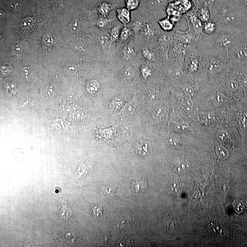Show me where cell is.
Here are the masks:
<instances>
[{"label": "cell", "instance_id": "6da1fadb", "mask_svg": "<svg viewBox=\"0 0 247 247\" xmlns=\"http://www.w3.org/2000/svg\"><path fill=\"white\" fill-rule=\"evenodd\" d=\"M173 167L177 173L184 174L190 169V164L186 159H179L175 162Z\"/></svg>", "mask_w": 247, "mask_h": 247}, {"label": "cell", "instance_id": "7a4b0ae2", "mask_svg": "<svg viewBox=\"0 0 247 247\" xmlns=\"http://www.w3.org/2000/svg\"><path fill=\"white\" fill-rule=\"evenodd\" d=\"M163 225L168 231L175 229L178 224V221L175 216L167 212L163 219Z\"/></svg>", "mask_w": 247, "mask_h": 247}, {"label": "cell", "instance_id": "3957f363", "mask_svg": "<svg viewBox=\"0 0 247 247\" xmlns=\"http://www.w3.org/2000/svg\"><path fill=\"white\" fill-rule=\"evenodd\" d=\"M235 51L230 50L228 53V60L229 58L236 57L238 59H245L247 58V47L241 46L237 47Z\"/></svg>", "mask_w": 247, "mask_h": 247}, {"label": "cell", "instance_id": "277c9868", "mask_svg": "<svg viewBox=\"0 0 247 247\" xmlns=\"http://www.w3.org/2000/svg\"><path fill=\"white\" fill-rule=\"evenodd\" d=\"M58 211L60 217L63 219H68L72 214V211L70 206L65 202H60Z\"/></svg>", "mask_w": 247, "mask_h": 247}, {"label": "cell", "instance_id": "5b68a950", "mask_svg": "<svg viewBox=\"0 0 247 247\" xmlns=\"http://www.w3.org/2000/svg\"><path fill=\"white\" fill-rule=\"evenodd\" d=\"M117 18L122 23L126 25L130 22L131 20L129 10L127 8L116 9Z\"/></svg>", "mask_w": 247, "mask_h": 247}, {"label": "cell", "instance_id": "8992f818", "mask_svg": "<svg viewBox=\"0 0 247 247\" xmlns=\"http://www.w3.org/2000/svg\"><path fill=\"white\" fill-rule=\"evenodd\" d=\"M147 185L146 181L145 180L138 179L134 180L132 181L131 188L135 192H141L145 190Z\"/></svg>", "mask_w": 247, "mask_h": 247}, {"label": "cell", "instance_id": "52a82bcc", "mask_svg": "<svg viewBox=\"0 0 247 247\" xmlns=\"http://www.w3.org/2000/svg\"><path fill=\"white\" fill-rule=\"evenodd\" d=\"M216 24L212 20L204 22L203 24L202 33L205 35H209L213 34L216 30Z\"/></svg>", "mask_w": 247, "mask_h": 247}, {"label": "cell", "instance_id": "ba28073f", "mask_svg": "<svg viewBox=\"0 0 247 247\" xmlns=\"http://www.w3.org/2000/svg\"><path fill=\"white\" fill-rule=\"evenodd\" d=\"M131 221L130 216L123 214L119 215L117 217L116 223L117 227L120 228H124L130 225Z\"/></svg>", "mask_w": 247, "mask_h": 247}, {"label": "cell", "instance_id": "9c48e42d", "mask_svg": "<svg viewBox=\"0 0 247 247\" xmlns=\"http://www.w3.org/2000/svg\"><path fill=\"white\" fill-rule=\"evenodd\" d=\"M137 150L138 152L141 156H146L150 151V144L148 141H142L138 146Z\"/></svg>", "mask_w": 247, "mask_h": 247}, {"label": "cell", "instance_id": "30bf717a", "mask_svg": "<svg viewBox=\"0 0 247 247\" xmlns=\"http://www.w3.org/2000/svg\"><path fill=\"white\" fill-rule=\"evenodd\" d=\"M159 25L165 31H169L173 28V25L169 19L166 18L161 20L159 22Z\"/></svg>", "mask_w": 247, "mask_h": 247}, {"label": "cell", "instance_id": "8fae6325", "mask_svg": "<svg viewBox=\"0 0 247 247\" xmlns=\"http://www.w3.org/2000/svg\"><path fill=\"white\" fill-rule=\"evenodd\" d=\"M120 27L115 26L111 30V39L112 42H116L120 38Z\"/></svg>", "mask_w": 247, "mask_h": 247}, {"label": "cell", "instance_id": "7c38bea8", "mask_svg": "<svg viewBox=\"0 0 247 247\" xmlns=\"http://www.w3.org/2000/svg\"><path fill=\"white\" fill-rule=\"evenodd\" d=\"M200 19L201 20V21L203 22H206L210 20V13L209 10L207 8L202 9L200 11Z\"/></svg>", "mask_w": 247, "mask_h": 247}, {"label": "cell", "instance_id": "4fadbf2b", "mask_svg": "<svg viewBox=\"0 0 247 247\" xmlns=\"http://www.w3.org/2000/svg\"><path fill=\"white\" fill-rule=\"evenodd\" d=\"M123 104V101L122 99L119 97L114 98L111 102V106L113 109L115 110H118L121 108Z\"/></svg>", "mask_w": 247, "mask_h": 247}, {"label": "cell", "instance_id": "5bb4252c", "mask_svg": "<svg viewBox=\"0 0 247 247\" xmlns=\"http://www.w3.org/2000/svg\"><path fill=\"white\" fill-rule=\"evenodd\" d=\"M126 8L129 10L135 9L139 6V0H126Z\"/></svg>", "mask_w": 247, "mask_h": 247}, {"label": "cell", "instance_id": "9a60e30c", "mask_svg": "<svg viewBox=\"0 0 247 247\" xmlns=\"http://www.w3.org/2000/svg\"><path fill=\"white\" fill-rule=\"evenodd\" d=\"M207 230L210 234L212 235H215L218 234L220 231V228L216 224L213 223H209L207 227Z\"/></svg>", "mask_w": 247, "mask_h": 247}, {"label": "cell", "instance_id": "2e32d148", "mask_svg": "<svg viewBox=\"0 0 247 247\" xmlns=\"http://www.w3.org/2000/svg\"><path fill=\"white\" fill-rule=\"evenodd\" d=\"M131 33V32L129 28L126 27H124L121 30V33H120V39L123 41L127 40L130 36Z\"/></svg>", "mask_w": 247, "mask_h": 247}, {"label": "cell", "instance_id": "e0dca14e", "mask_svg": "<svg viewBox=\"0 0 247 247\" xmlns=\"http://www.w3.org/2000/svg\"><path fill=\"white\" fill-rule=\"evenodd\" d=\"M123 74L124 76L127 79H131L133 77V70L130 67H127L124 68L123 70Z\"/></svg>", "mask_w": 247, "mask_h": 247}, {"label": "cell", "instance_id": "ac0fdd59", "mask_svg": "<svg viewBox=\"0 0 247 247\" xmlns=\"http://www.w3.org/2000/svg\"><path fill=\"white\" fill-rule=\"evenodd\" d=\"M135 110L134 105L131 103H128L124 106L123 111L125 114L130 115L132 114Z\"/></svg>", "mask_w": 247, "mask_h": 247}, {"label": "cell", "instance_id": "d6986e66", "mask_svg": "<svg viewBox=\"0 0 247 247\" xmlns=\"http://www.w3.org/2000/svg\"><path fill=\"white\" fill-rule=\"evenodd\" d=\"M167 141L171 146H177L178 144V138L175 135H170L167 139Z\"/></svg>", "mask_w": 247, "mask_h": 247}, {"label": "cell", "instance_id": "ffe728a7", "mask_svg": "<svg viewBox=\"0 0 247 247\" xmlns=\"http://www.w3.org/2000/svg\"><path fill=\"white\" fill-rule=\"evenodd\" d=\"M98 87V82L96 81H92L90 82V83L87 85V90L90 92H95L97 91Z\"/></svg>", "mask_w": 247, "mask_h": 247}, {"label": "cell", "instance_id": "44dd1931", "mask_svg": "<svg viewBox=\"0 0 247 247\" xmlns=\"http://www.w3.org/2000/svg\"><path fill=\"white\" fill-rule=\"evenodd\" d=\"M144 57L148 60L151 61H153L155 58V55L153 52H151L149 50L146 49L143 52Z\"/></svg>", "mask_w": 247, "mask_h": 247}, {"label": "cell", "instance_id": "7402d4cb", "mask_svg": "<svg viewBox=\"0 0 247 247\" xmlns=\"http://www.w3.org/2000/svg\"><path fill=\"white\" fill-rule=\"evenodd\" d=\"M163 114V110L162 108H157L155 109L153 113V116L155 119H158L162 116Z\"/></svg>", "mask_w": 247, "mask_h": 247}, {"label": "cell", "instance_id": "603a6c76", "mask_svg": "<svg viewBox=\"0 0 247 247\" xmlns=\"http://www.w3.org/2000/svg\"><path fill=\"white\" fill-rule=\"evenodd\" d=\"M217 151V153H218L219 156L221 157V158L226 157L228 156V155H227V154H228V152L226 151V150L224 149V148L220 147H218Z\"/></svg>", "mask_w": 247, "mask_h": 247}, {"label": "cell", "instance_id": "cb8c5ba5", "mask_svg": "<svg viewBox=\"0 0 247 247\" xmlns=\"http://www.w3.org/2000/svg\"><path fill=\"white\" fill-rule=\"evenodd\" d=\"M93 213L96 216H100L103 213V210L102 207L95 206L92 209Z\"/></svg>", "mask_w": 247, "mask_h": 247}, {"label": "cell", "instance_id": "d4e9b609", "mask_svg": "<svg viewBox=\"0 0 247 247\" xmlns=\"http://www.w3.org/2000/svg\"><path fill=\"white\" fill-rule=\"evenodd\" d=\"M142 72V75L145 77H148L150 73L149 69L147 67H145V66L142 68V72Z\"/></svg>", "mask_w": 247, "mask_h": 247}, {"label": "cell", "instance_id": "484cf974", "mask_svg": "<svg viewBox=\"0 0 247 247\" xmlns=\"http://www.w3.org/2000/svg\"><path fill=\"white\" fill-rule=\"evenodd\" d=\"M141 27V23L139 22L132 24V28L134 30L138 31L140 29Z\"/></svg>", "mask_w": 247, "mask_h": 247}, {"label": "cell", "instance_id": "4316f807", "mask_svg": "<svg viewBox=\"0 0 247 247\" xmlns=\"http://www.w3.org/2000/svg\"><path fill=\"white\" fill-rule=\"evenodd\" d=\"M215 1V0H204L205 3L206 5L208 6H210L213 4Z\"/></svg>", "mask_w": 247, "mask_h": 247}, {"label": "cell", "instance_id": "83f0119b", "mask_svg": "<svg viewBox=\"0 0 247 247\" xmlns=\"http://www.w3.org/2000/svg\"><path fill=\"white\" fill-rule=\"evenodd\" d=\"M122 131L124 134H125V135L127 136L126 134H129V133L130 132V131L129 129L128 128V127H124L123 128Z\"/></svg>", "mask_w": 247, "mask_h": 247}, {"label": "cell", "instance_id": "f1b7e54d", "mask_svg": "<svg viewBox=\"0 0 247 247\" xmlns=\"http://www.w3.org/2000/svg\"><path fill=\"white\" fill-rule=\"evenodd\" d=\"M245 2L247 3V0H245Z\"/></svg>", "mask_w": 247, "mask_h": 247}]
</instances>
